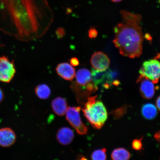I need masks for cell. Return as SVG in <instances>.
I'll return each mask as SVG.
<instances>
[{
	"instance_id": "25",
	"label": "cell",
	"mask_w": 160,
	"mask_h": 160,
	"mask_svg": "<svg viewBox=\"0 0 160 160\" xmlns=\"http://www.w3.org/2000/svg\"><path fill=\"white\" fill-rule=\"evenodd\" d=\"M2 44L1 43V41H0V48H1L2 47H3Z\"/></svg>"
},
{
	"instance_id": "2",
	"label": "cell",
	"mask_w": 160,
	"mask_h": 160,
	"mask_svg": "<svg viewBox=\"0 0 160 160\" xmlns=\"http://www.w3.org/2000/svg\"><path fill=\"white\" fill-rule=\"evenodd\" d=\"M98 96L89 97L82 109L83 114L95 129L103 127L108 118V113L102 102L97 99Z\"/></svg>"
},
{
	"instance_id": "5",
	"label": "cell",
	"mask_w": 160,
	"mask_h": 160,
	"mask_svg": "<svg viewBox=\"0 0 160 160\" xmlns=\"http://www.w3.org/2000/svg\"><path fill=\"white\" fill-rule=\"evenodd\" d=\"M16 73L13 61H11L5 56L0 57V82L9 83Z\"/></svg>"
},
{
	"instance_id": "6",
	"label": "cell",
	"mask_w": 160,
	"mask_h": 160,
	"mask_svg": "<svg viewBox=\"0 0 160 160\" xmlns=\"http://www.w3.org/2000/svg\"><path fill=\"white\" fill-rule=\"evenodd\" d=\"M91 64L94 69L99 71H105L108 68L110 60L105 53L101 52H97L91 57Z\"/></svg>"
},
{
	"instance_id": "3",
	"label": "cell",
	"mask_w": 160,
	"mask_h": 160,
	"mask_svg": "<svg viewBox=\"0 0 160 160\" xmlns=\"http://www.w3.org/2000/svg\"><path fill=\"white\" fill-rule=\"evenodd\" d=\"M81 109L80 107H68L65 114L66 118L78 133L84 135L87 133L88 129L81 121L80 115Z\"/></svg>"
},
{
	"instance_id": "9",
	"label": "cell",
	"mask_w": 160,
	"mask_h": 160,
	"mask_svg": "<svg viewBox=\"0 0 160 160\" xmlns=\"http://www.w3.org/2000/svg\"><path fill=\"white\" fill-rule=\"evenodd\" d=\"M57 74L67 81H71L75 76V69L72 66L67 62L59 64L56 69Z\"/></svg>"
},
{
	"instance_id": "19",
	"label": "cell",
	"mask_w": 160,
	"mask_h": 160,
	"mask_svg": "<svg viewBox=\"0 0 160 160\" xmlns=\"http://www.w3.org/2000/svg\"><path fill=\"white\" fill-rule=\"evenodd\" d=\"M70 62L71 65L73 67H77L79 65V61L77 58L74 57L72 58L70 60Z\"/></svg>"
},
{
	"instance_id": "22",
	"label": "cell",
	"mask_w": 160,
	"mask_h": 160,
	"mask_svg": "<svg viewBox=\"0 0 160 160\" xmlns=\"http://www.w3.org/2000/svg\"><path fill=\"white\" fill-rule=\"evenodd\" d=\"M160 97L159 96L157 98V101H156V106L158 110L159 111L160 110Z\"/></svg>"
},
{
	"instance_id": "18",
	"label": "cell",
	"mask_w": 160,
	"mask_h": 160,
	"mask_svg": "<svg viewBox=\"0 0 160 160\" xmlns=\"http://www.w3.org/2000/svg\"><path fill=\"white\" fill-rule=\"evenodd\" d=\"M98 35V32L94 28H91L89 31V37L91 38H95L97 37Z\"/></svg>"
},
{
	"instance_id": "4",
	"label": "cell",
	"mask_w": 160,
	"mask_h": 160,
	"mask_svg": "<svg viewBox=\"0 0 160 160\" xmlns=\"http://www.w3.org/2000/svg\"><path fill=\"white\" fill-rule=\"evenodd\" d=\"M159 62L156 59L146 61L139 70L140 75L147 78L153 83H157L160 77Z\"/></svg>"
},
{
	"instance_id": "16",
	"label": "cell",
	"mask_w": 160,
	"mask_h": 160,
	"mask_svg": "<svg viewBox=\"0 0 160 160\" xmlns=\"http://www.w3.org/2000/svg\"><path fill=\"white\" fill-rule=\"evenodd\" d=\"M106 150L105 148L96 150L94 151L91 156V159L93 160H105L107 159Z\"/></svg>"
},
{
	"instance_id": "14",
	"label": "cell",
	"mask_w": 160,
	"mask_h": 160,
	"mask_svg": "<svg viewBox=\"0 0 160 160\" xmlns=\"http://www.w3.org/2000/svg\"><path fill=\"white\" fill-rule=\"evenodd\" d=\"M130 157L131 154L129 152L123 148L115 149L111 154V158L114 160H127Z\"/></svg>"
},
{
	"instance_id": "11",
	"label": "cell",
	"mask_w": 160,
	"mask_h": 160,
	"mask_svg": "<svg viewBox=\"0 0 160 160\" xmlns=\"http://www.w3.org/2000/svg\"><path fill=\"white\" fill-rule=\"evenodd\" d=\"M51 107L56 115L63 116L65 115L68 108L67 100L61 97L56 98L52 102Z\"/></svg>"
},
{
	"instance_id": "23",
	"label": "cell",
	"mask_w": 160,
	"mask_h": 160,
	"mask_svg": "<svg viewBox=\"0 0 160 160\" xmlns=\"http://www.w3.org/2000/svg\"><path fill=\"white\" fill-rule=\"evenodd\" d=\"M155 138L157 141L159 142L160 140V132L158 131L155 133L154 136Z\"/></svg>"
},
{
	"instance_id": "12",
	"label": "cell",
	"mask_w": 160,
	"mask_h": 160,
	"mask_svg": "<svg viewBox=\"0 0 160 160\" xmlns=\"http://www.w3.org/2000/svg\"><path fill=\"white\" fill-rule=\"evenodd\" d=\"M141 111L143 117L148 120L154 119L158 113L157 108L152 103H147L143 105Z\"/></svg>"
},
{
	"instance_id": "24",
	"label": "cell",
	"mask_w": 160,
	"mask_h": 160,
	"mask_svg": "<svg viewBox=\"0 0 160 160\" xmlns=\"http://www.w3.org/2000/svg\"><path fill=\"white\" fill-rule=\"evenodd\" d=\"M111 1L114 2H121L122 0H111Z\"/></svg>"
},
{
	"instance_id": "13",
	"label": "cell",
	"mask_w": 160,
	"mask_h": 160,
	"mask_svg": "<svg viewBox=\"0 0 160 160\" xmlns=\"http://www.w3.org/2000/svg\"><path fill=\"white\" fill-rule=\"evenodd\" d=\"M35 92L36 95L39 98L43 100L48 99L51 93L49 87L45 84L38 85L35 88Z\"/></svg>"
},
{
	"instance_id": "10",
	"label": "cell",
	"mask_w": 160,
	"mask_h": 160,
	"mask_svg": "<svg viewBox=\"0 0 160 160\" xmlns=\"http://www.w3.org/2000/svg\"><path fill=\"white\" fill-rule=\"evenodd\" d=\"M74 136V133L71 129L68 127H62L58 131L56 137L61 144L66 146L72 142Z\"/></svg>"
},
{
	"instance_id": "17",
	"label": "cell",
	"mask_w": 160,
	"mask_h": 160,
	"mask_svg": "<svg viewBox=\"0 0 160 160\" xmlns=\"http://www.w3.org/2000/svg\"><path fill=\"white\" fill-rule=\"evenodd\" d=\"M143 139L142 138L140 139H135L133 140L132 143V147L133 148L136 150H140L142 148V139Z\"/></svg>"
},
{
	"instance_id": "20",
	"label": "cell",
	"mask_w": 160,
	"mask_h": 160,
	"mask_svg": "<svg viewBox=\"0 0 160 160\" xmlns=\"http://www.w3.org/2000/svg\"><path fill=\"white\" fill-rule=\"evenodd\" d=\"M65 34L64 30L62 28H59L57 31V34L58 36H59V37H62L63 34Z\"/></svg>"
},
{
	"instance_id": "21",
	"label": "cell",
	"mask_w": 160,
	"mask_h": 160,
	"mask_svg": "<svg viewBox=\"0 0 160 160\" xmlns=\"http://www.w3.org/2000/svg\"><path fill=\"white\" fill-rule=\"evenodd\" d=\"M5 95L3 90L0 88V103L3 101Z\"/></svg>"
},
{
	"instance_id": "8",
	"label": "cell",
	"mask_w": 160,
	"mask_h": 160,
	"mask_svg": "<svg viewBox=\"0 0 160 160\" xmlns=\"http://www.w3.org/2000/svg\"><path fill=\"white\" fill-rule=\"evenodd\" d=\"M17 140V135L12 129L9 128L0 129V146L4 148L11 147Z\"/></svg>"
},
{
	"instance_id": "7",
	"label": "cell",
	"mask_w": 160,
	"mask_h": 160,
	"mask_svg": "<svg viewBox=\"0 0 160 160\" xmlns=\"http://www.w3.org/2000/svg\"><path fill=\"white\" fill-rule=\"evenodd\" d=\"M137 83L140 82V91L143 98L146 99L152 98L155 95V89L153 83L145 77L140 76Z\"/></svg>"
},
{
	"instance_id": "1",
	"label": "cell",
	"mask_w": 160,
	"mask_h": 160,
	"mask_svg": "<svg viewBox=\"0 0 160 160\" xmlns=\"http://www.w3.org/2000/svg\"><path fill=\"white\" fill-rule=\"evenodd\" d=\"M122 22L114 28L113 41L119 53L131 58L139 57L142 52L143 38L140 23L141 15L125 11L121 12Z\"/></svg>"
},
{
	"instance_id": "15",
	"label": "cell",
	"mask_w": 160,
	"mask_h": 160,
	"mask_svg": "<svg viewBox=\"0 0 160 160\" xmlns=\"http://www.w3.org/2000/svg\"><path fill=\"white\" fill-rule=\"evenodd\" d=\"M91 75L93 82L97 86L102 83L107 79V71H99L93 69H92Z\"/></svg>"
}]
</instances>
